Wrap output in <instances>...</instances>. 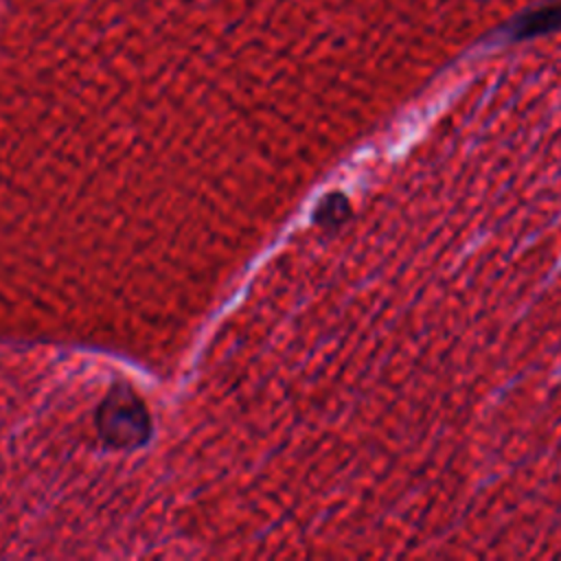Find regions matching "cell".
<instances>
[{
  "instance_id": "6da1fadb",
  "label": "cell",
  "mask_w": 561,
  "mask_h": 561,
  "mask_svg": "<svg viewBox=\"0 0 561 561\" xmlns=\"http://www.w3.org/2000/svg\"><path fill=\"white\" fill-rule=\"evenodd\" d=\"M405 160L386 471L443 554L561 557V121Z\"/></svg>"
},
{
  "instance_id": "7a4b0ae2",
  "label": "cell",
  "mask_w": 561,
  "mask_h": 561,
  "mask_svg": "<svg viewBox=\"0 0 561 561\" xmlns=\"http://www.w3.org/2000/svg\"><path fill=\"white\" fill-rule=\"evenodd\" d=\"M149 412L127 386H114L96 410L99 438L114 449H136L149 438Z\"/></svg>"
}]
</instances>
